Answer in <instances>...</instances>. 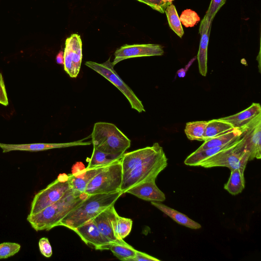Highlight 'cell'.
I'll return each mask as SVG.
<instances>
[{
    "instance_id": "1",
    "label": "cell",
    "mask_w": 261,
    "mask_h": 261,
    "mask_svg": "<svg viewBox=\"0 0 261 261\" xmlns=\"http://www.w3.org/2000/svg\"><path fill=\"white\" fill-rule=\"evenodd\" d=\"M88 195L70 188L58 201L36 214L28 215L27 221L37 231L49 230L57 226L59 222Z\"/></svg>"
},
{
    "instance_id": "2",
    "label": "cell",
    "mask_w": 261,
    "mask_h": 261,
    "mask_svg": "<svg viewBox=\"0 0 261 261\" xmlns=\"http://www.w3.org/2000/svg\"><path fill=\"white\" fill-rule=\"evenodd\" d=\"M122 193L120 191L89 195L58 223L73 230L93 219L107 208L114 205Z\"/></svg>"
},
{
    "instance_id": "3",
    "label": "cell",
    "mask_w": 261,
    "mask_h": 261,
    "mask_svg": "<svg viewBox=\"0 0 261 261\" xmlns=\"http://www.w3.org/2000/svg\"><path fill=\"white\" fill-rule=\"evenodd\" d=\"M91 137L93 148L108 153L124 154L130 146V140L111 123H95Z\"/></svg>"
},
{
    "instance_id": "4",
    "label": "cell",
    "mask_w": 261,
    "mask_h": 261,
    "mask_svg": "<svg viewBox=\"0 0 261 261\" xmlns=\"http://www.w3.org/2000/svg\"><path fill=\"white\" fill-rule=\"evenodd\" d=\"M167 162L168 159L163 148L129 172L122 174L120 192L124 194L136 185L155 180L158 175L167 166Z\"/></svg>"
},
{
    "instance_id": "5",
    "label": "cell",
    "mask_w": 261,
    "mask_h": 261,
    "mask_svg": "<svg viewBox=\"0 0 261 261\" xmlns=\"http://www.w3.org/2000/svg\"><path fill=\"white\" fill-rule=\"evenodd\" d=\"M249 154L246 149L244 138H240L230 146L200 162L198 166L205 168L225 167L230 170H245Z\"/></svg>"
},
{
    "instance_id": "6",
    "label": "cell",
    "mask_w": 261,
    "mask_h": 261,
    "mask_svg": "<svg viewBox=\"0 0 261 261\" xmlns=\"http://www.w3.org/2000/svg\"><path fill=\"white\" fill-rule=\"evenodd\" d=\"M121 159L106 166L95 175L87 184L84 193L92 195L120 191L122 180Z\"/></svg>"
},
{
    "instance_id": "7",
    "label": "cell",
    "mask_w": 261,
    "mask_h": 261,
    "mask_svg": "<svg viewBox=\"0 0 261 261\" xmlns=\"http://www.w3.org/2000/svg\"><path fill=\"white\" fill-rule=\"evenodd\" d=\"M85 64L98 73L116 87L127 99L132 108L136 110L139 113L145 112L142 101L114 70V66L110 61V58L104 63H98L93 61H87Z\"/></svg>"
},
{
    "instance_id": "8",
    "label": "cell",
    "mask_w": 261,
    "mask_h": 261,
    "mask_svg": "<svg viewBox=\"0 0 261 261\" xmlns=\"http://www.w3.org/2000/svg\"><path fill=\"white\" fill-rule=\"evenodd\" d=\"M70 188L68 175L60 174L56 179L35 195L29 215L36 214L58 201Z\"/></svg>"
},
{
    "instance_id": "9",
    "label": "cell",
    "mask_w": 261,
    "mask_h": 261,
    "mask_svg": "<svg viewBox=\"0 0 261 261\" xmlns=\"http://www.w3.org/2000/svg\"><path fill=\"white\" fill-rule=\"evenodd\" d=\"M64 69L70 77H76L79 73L82 61V42L77 34H72L65 41L64 50Z\"/></svg>"
},
{
    "instance_id": "10",
    "label": "cell",
    "mask_w": 261,
    "mask_h": 261,
    "mask_svg": "<svg viewBox=\"0 0 261 261\" xmlns=\"http://www.w3.org/2000/svg\"><path fill=\"white\" fill-rule=\"evenodd\" d=\"M249 154V161L261 158V113L239 127Z\"/></svg>"
},
{
    "instance_id": "11",
    "label": "cell",
    "mask_w": 261,
    "mask_h": 261,
    "mask_svg": "<svg viewBox=\"0 0 261 261\" xmlns=\"http://www.w3.org/2000/svg\"><path fill=\"white\" fill-rule=\"evenodd\" d=\"M163 47L155 44H125L117 49L114 53V59L112 62L114 66L119 62L129 58L162 56L164 54Z\"/></svg>"
},
{
    "instance_id": "12",
    "label": "cell",
    "mask_w": 261,
    "mask_h": 261,
    "mask_svg": "<svg viewBox=\"0 0 261 261\" xmlns=\"http://www.w3.org/2000/svg\"><path fill=\"white\" fill-rule=\"evenodd\" d=\"M87 245L98 250L110 249L112 244L99 230L93 219L73 230Z\"/></svg>"
},
{
    "instance_id": "13",
    "label": "cell",
    "mask_w": 261,
    "mask_h": 261,
    "mask_svg": "<svg viewBox=\"0 0 261 261\" xmlns=\"http://www.w3.org/2000/svg\"><path fill=\"white\" fill-rule=\"evenodd\" d=\"M85 139L81 140L67 143H38L23 144H9L0 143V148L3 153L11 151L20 150L28 151H39L54 148H61L76 146H85L90 145L91 141H83Z\"/></svg>"
},
{
    "instance_id": "14",
    "label": "cell",
    "mask_w": 261,
    "mask_h": 261,
    "mask_svg": "<svg viewBox=\"0 0 261 261\" xmlns=\"http://www.w3.org/2000/svg\"><path fill=\"white\" fill-rule=\"evenodd\" d=\"M162 149V147L155 142L151 146L124 153L121 159L122 174L129 172L139 164L148 160Z\"/></svg>"
},
{
    "instance_id": "15",
    "label": "cell",
    "mask_w": 261,
    "mask_h": 261,
    "mask_svg": "<svg viewBox=\"0 0 261 261\" xmlns=\"http://www.w3.org/2000/svg\"><path fill=\"white\" fill-rule=\"evenodd\" d=\"M212 23L204 17L199 27L201 39L197 58L199 73L203 76L206 75L207 72V48Z\"/></svg>"
},
{
    "instance_id": "16",
    "label": "cell",
    "mask_w": 261,
    "mask_h": 261,
    "mask_svg": "<svg viewBox=\"0 0 261 261\" xmlns=\"http://www.w3.org/2000/svg\"><path fill=\"white\" fill-rule=\"evenodd\" d=\"M126 193L151 202H163L166 199L164 193L157 187L155 180L136 185L127 190Z\"/></svg>"
},
{
    "instance_id": "17",
    "label": "cell",
    "mask_w": 261,
    "mask_h": 261,
    "mask_svg": "<svg viewBox=\"0 0 261 261\" xmlns=\"http://www.w3.org/2000/svg\"><path fill=\"white\" fill-rule=\"evenodd\" d=\"M116 213L114 205H112L92 219L100 232L112 243L117 240L114 231V223Z\"/></svg>"
},
{
    "instance_id": "18",
    "label": "cell",
    "mask_w": 261,
    "mask_h": 261,
    "mask_svg": "<svg viewBox=\"0 0 261 261\" xmlns=\"http://www.w3.org/2000/svg\"><path fill=\"white\" fill-rule=\"evenodd\" d=\"M106 166L98 167L88 170L85 168L78 172L68 174L70 188L79 192L84 193L89 181Z\"/></svg>"
},
{
    "instance_id": "19",
    "label": "cell",
    "mask_w": 261,
    "mask_h": 261,
    "mask_svg": "<svg viewBox=\"0 0 261 261\" xmlns=\"http://www.w3.org/2000/svg\"><path fill=\"white\" fill-rule=\"evenodd\" d=\"M260 113L261 106L260 104L253 102L248 108L240 112L220 119L229 123L234 128H239L248 123Z\"/></svg>"
},
{
    "instance_id": "20",
    "label": "cell",
    "mask_w": 261,
    "mask_h": 261,
    "mask_svg": "<svg viewBox=\"0 0 261 261\" xmlns=\"http://www.w3.org/2000/svg\"><path fill=\"white\" fill-rule=\"evenodd\" d=\"M151 204L181 225L194 229L201 227L199 223L192 220L187 216L160 202H151Z\"/></svg>"
},
{
    "instance_id": "21",
    "label": "cell",
    "mask_w": 261,
    "mask_h": 261,
    "mask_svg": "<svg viewBox=\"0 0 261 261\" xmlns=\"http://www.w3.org/2000/svg\"><path fill=\"white\" fill-rule=\"evenodd\" d=\"M240 136L235 140L223 146L202 150H195L185 159L184 161L185 164L188 166H198L199 164L202 161L232 145L240 138Z\"/></svg>"
},
{
    "instance_id": "22",
    "label": "cell",
    "mask_w": 261,
    "mask_h": 261,
    "mask_svg": "<svg viewBox=\"0 0 261 261\" xmlns=\"http://www.w3.org/2000/svg\"><path fill=\"white\" fill-rule=\"evenodd\" d=\"M123 155V154L108 153L93 148L91 157L87 160L88 164L86 169L108 165L120 160Z\"/></svg>"
},
{
    "instance_id": "23",
    "label": "cell",
    "mask_w": 261,
    "mask_h": 261,
    "mask_svg": "<svg viewBox=\"0 0 261 261\" xmlns=\"http://www.w3.org/2000/svg\"><path fill=\"white\" fill-rule=\"evenodd\" d=\"M241 135V132L240 129L234 128L230 131L204 141V143L196 150H202L226 145L238 138Z\"/></svg>"
},
{
    "instance_id": "24",
    "label": "cell",
    "mask_w": 261,
    "mask_h": 261,
    "mask_svg": "<svg viewBox=\"0 0 261 261\" xmlns=\"http://www.w3.org/2000/svg\"><path fill=\"white\" fill-rule=\"evenodd\" d=\"M234 127L231 124L220 118L207 121L203 140L205 141L230 131Z\"/></svg>"
},
{
    "instance_id": "25",
    "label": "cell",
    "mask_w": 261,
    "mask_h": 261,
    "mask_svg": "<svg viewBox=\"0 0 261 261\" xmlns=\"http://www.w3.org/2000/svg\"><path fill=\"white\" fill-rule=\"evenodd\" d=\"M231 173L224 188L232 195H236L242 192L245 188L244 169H236L230 170Z\"/></svg>"
},
{
    "instance_id": "26",
    "label": "cell",
    "mask_w": 261,
    "mask_h": 261,
    "mask_svg": "<svg viewBox=\"0 0 261 261\" xmlns=\"http://www.w3.org/2000/svg\"><path fill=\"white\" fill-rule=\"evenodd\" d=\"M110 250L117 258L123 261H128L130 258L134 257L137 250L123 239L117 240L112 242Z\"/></svg>"
},
{
    "instance_id": "27",
    "label": "cell",
    "mask_w": 261,
    "mask_h": 261,
    "mask_svg": "<svg viewBox=\"0 0 261 261\" xmlns=\"http://www.w3.org/2000/svg\"><path fill=\"white\" fill-rule=\"evenodd\" d=\"M207 121H195L186 124L185 133L190 140L204 141L203 137Z\"/></svg>"
},
{
    "instance_id": "28",
    "label": "cell",
    "mask_w": 261,
    "mask_h": 261,
    "mask_svg": "<svg viewBox=\"0 0 261 261\" xmlns=\"http://www.w3.org/2000/svg\"><path fill=\"white\" fill-rule=\"evenodd\" d=\"M132 225L131 219L121 217L117 213L114 223V231L117 239L125 238L130 233Z\"/></svg>"
},
{
    "instance_id": "29",
    "label": "cell",
    "mask_w": 261,
    "mask_h": 261,
    "mask_svg": "<svg viewBox=\"0 0 261 261\" xmlns=\"http://www.w3.org/2000/svg\"><path fill=\"white\" fill-rule=\"evenodd\" d=\"M165 13L170 28L178 37L181 38L184 34V31L175 6L172 4L169 5L166 8Z\"/></svg>"
},
{
    "instance_id": "30",
    "label": "cell",
    "mask_w": 261,
    "mask_h": 261,
    "mask_svg": "<svg viewBox=\"0 0 261 261\" xmlns=\"http://www.w3.org/2000/svg\"><path fill=\"white\" fill-rule=\"evenodd\" d=\"M20 244L16 243L5 242L0 244V259L7 258L19 252Z\"/></svg>"
},
{
    "instance_id": "31",
    "label": "cell",
    "mask_w": 261,
    "mask_h": 261,
    "mask_svg": "<svg viewBox=\"0 0 261 261\" xmlns=\"http://www.w3.org/2000/svg\"><path fill=\"white\" fill-rule=\"evenodd\" d=\"M179 19L186 27H192L200 21L197 14L191 9H187L182 11Z\"/></svg>"
},
{
    "instance_id": "32",
    "label": "cell",
    "mask_w": 261,
    "mask_h": 261,
    "mask_svg": "<svg viewBox=\"0 0 261 261\" xmlns=\"http://www.w3.org/2000/svg\"><path fill=\"white\" fill-rule=\"evenodd\" d=\"M226 0H211L210 6L204 17L210 21L213 20L221 7L225 4Z\"/></svg>"
},
{
    "instance_id": "33",
    "label": "cell",
    "mask_w": 261,
    "mask_h": 261,
    "mask_svg": "<svg viewBox=\"0 0 261 261\" xmlns=\"http://www.w3.org/2000/svg\"><path fill=\"white\" fill-rule=\"evenodd\" d=\"M149 6L152 9L155 10L161 13H165L166 8L170 5V3L166 0H137Z\"/></svg>"
},
{
    "instance_id": "34",
    "label": "cell",
    "mask_w": 261,
    "mask_h": 261,
    "mask_svg": "<svg viewBox=\"0 0 261 261\" xmlns=\"http://www.w3.org/2000/svg\"><path fill=\"white\" fill-rule=\"evenodd\" d=\"M41 253L45 257H50L53 254L52 248L48 238H42L38 243Z\"/></svg>"
},
{
    "instance_id": "35",
    "label": "cell",
    "mask_w": 261,
    "mask_h": 261,
    "mask_svg": "<svg viewBox=\"0 0 261 261\" xmlns=\"http://www.w3.org/2000/svg\"><path fill=\"white\" fill-rule=\"evenodd\" d=\"M160 261V259L149 255L145 253L136 250L135 255L128 261Z\"/></svg>"
},
{
    "instance_id": "36",
    "label": "cell",
    "mask_w": 261,
    "mask_h": 261,
    "mask_svg": "<svg viewBox=\"0 0 261 261\" xmlns=\"http://www.w3.org/2000/svg\"><path fill=\"white\" fill-rule=\"evenodd\" d=\"M0 103L7 106L9 105L7 94L2 73L0 72Z\"/></svg>"
},
{
    "instance_id": "37",
    "label": "cell",
    "mask_w": 261,
    "mask_h": 261,
    "mask_svg": "<svg viewBox=\"0 0 261 261\" xmlns=\"http://www.w3.org/2000/svg\"><path fill=\"white\" fill-rule=\"evenodd\" d=\"M56 62L59 64H64V52L60 51L56 56Z\"/></svg>"
},
{
    "instance_id": "38",
    "label": "cell",
    "mask_w": 261,
    "mask_h": 261,
    "mask_svg": "<svg viewBox=\"0 0 261 261\" xmlns=\"http://www.w3.org/2000/svg\"><path fill=\"white\" fill-rule=\"evenodd\" d=\"M168 3H170V4H172V2L174 1V0H166Z\"/></svg>"
}]
</instances>
